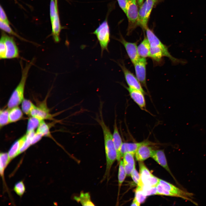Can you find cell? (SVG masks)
I'll use <instances>...</instances> for the list:
<instances>
[{
	"instance_id": "obj_35",
	"label": "cell",
	"mask_w": 206,
	"mask_h": 206,
	"mask_svg": "<svg viewBox=\"0 0 206 206\" xmlns=\"http://www.w3.org/2000/svg\"><path fill=\"white\" fill-rule=\"evenodd\" d=\"M58 11V5H56L54 0H51L50 5V16L51 22L53 20L56 13Z\"/></svg>"
},
{
	"instance_id": "obj_34",
	"label": "cell",
	"mask_w": 206,
	"mask_h": 206,
	"mask_svg": "<svg viewBox=\"0 0 206 206\" xmlns=\"http://www.w3.org/2000/svg\"><path fill=\"white\" fill-rule=\"evenodd\" d=\"M130 176L137 186L142 187L143 186L141 181L140 173H138L135 168L132 172Z\"/></svg>"
},
{
	"instance_id": "obj_19",
	"label": "cell",
	"mask_w": 206,
	"mask_h": 206,
	"mask_svg": "<svg viewBox=\"0 0 206 206\" xmlns=\"http://www.w3.org/2000/svg\"><path fill=\"white\" fill-rule=\"evenodd\" d=\"M139 165L141 181L143 185H145L153 175L142 162H139Z\"/></svg>"
},
{
	"instance_id": "obj_10",
	"label": "cell",
	"mask_w": 206,
	"mask_h": 206,
	"mask_svg": "<svg viewBox=\"0 0 206 206\" xmlns=\"http://www.w3.org/2000/svg\"><path fill=\"white\" fill-rule=\"evenodd\" d=\"M131 98L142 110H145L146 109V102L144 93L141 91L132 89L129 87H126Z\"/></svg>"
},
{
	"instance_id": "obj_14",
	"label": "cell",
	"mask_w": 206,
	"mask_h": 206,
	"mask_svg": "<svg viewBox=\"0 0 206 206\" xmlns=\"http://www.w3.org/2000/svg\"><path fill=\"white\" fill-rule=\"evenodd\" d=\"M126 15L131 24L137 23L138 12L136 1L128 0Z\"/></svg>"
},
{
	"instance_id": "obj_44",
	"label": "cell",
	"mask_w": 206,
	"mask_h": 206,
	"mask_svg": "<svg viewBox=\"0 0 206 206\" xmlns=\"http://www.w3.org/2000/svg\"></svg>"
},
{
	"instance_id": "obj_24",
	"label": "cell",
	"mask_w": 206,
	"mask_h": 206,
	"mask_svg": "<svg viewBox=\"0 0 206 206\" xmlns=\"http://www.w3.org/2000/svg\"><path fill=\"white\" fill-rule=\"evenodd\" d=\"M126 176L123 161L121 160L119 162L118 179V193L121 186Z\"/></svg>"
},
{
	"instance_id": "obj_5",
	"label": "cell",
	"mask_w": 206,
	"mask_h": 206,
	"mask_svg": "<svg viewBox=\"0 0 206 206\" xmlns=\"http://www.w3.org/2000/svg\"><path fill=\"white\" fill-rule=\"evenodd\" d=\"M157 0H146L141 5L138 11L137 24L145 29L149 15Z\"/></svg>"
},
{
	"instance_id": "obj_11",
	"label": "cell",
	"mask_w": 206,
	"mask_h": 206,
	"mask_svg": "<svg viewBox=\"0 0 206 206\" xmlns=\"http://www.w3.org/2000/svg\"><path fill=\"white\" fill-rule=\"evenodd\" d=\"M112 135L113 141L116 151V160L119 163L122 157L121 149L123 142L118 131L116 118L114 120V130Z\"/></svg>"
},
{
	"instance_id": "obj_39",
	"label": "cell",
	"mask_w": 206,
	"mask_h": 206,
	"mask_svg": "<svg viewBox=\"0 0 206 206\" xmlns=\"http://www.w3.org/2000/svg\"><path fill=\"white\" fill-rule=\"evenodd\" d=\"M42 136H43L41 134L36 132H35L32 139V145L33 144L39 141L41 139Z\"/></svg>"
},
{
	"instance_id": "obj_25",
	"label": "cell",
	"mask_w": 206,
	"mask_h": 206,
	"mask_svg": "<svg viewBox=\"0 0 206 206\" xmlns=\"http://www.w3.org/2000/svg\"><path fill=\"white\" fill-rule=\"evenodd\" d=\"M35 132L34 131L26 133V138L23 145L21 147L19 154L22 153L26 150L30 146L32 145L31 142L33 136Z\"/></svg>"
},
{
	"instance_id": "obj_22",
	"label": "cell",
	"mask_w": 206,
	"mask_h": 206,
	"mask_svg": "<svg viewBox=\"0 0 206 206\" xmlns=\"http://www.w3.org/2000/svg\"><path fill=\"white\" fill-rule=\"evenodd\" d=\"M74 199L80 202L83 206H94V205L91 199L90 195L88 193L81 192L79 196L75 197Z\"/></svg>"
},
{
	"instance_id": "obj_15",
	"label": "cell",
	"mask_w": 206,
	"mask_h": 206,
	"mask_svg": "<svg viewBox=\"0 0 206 206\" xmlns=\"http://www.w3.org/2000/svg\"><path fill=\"white\" fill-rule=\"evenodd\" d=\"M149 146L143 145L138 149L135 154L136 161L139 162H142L151 157L154 150Z\"/></svg>"
},
{
	"instance_id": "obj_26",
	"label": "cell",
	"mask_w": 206,
	"mask_h": 206,
	"mask_svg": "<svg viewBox=\"0 0 206 206\" xmlns=\"http://www.w3.org/2000/svg\"><path fill=\"white\" fill-rule=\"evenodd\" d=\"M36 132L41 134L43 136L51 137L49 126L43 120L37 128Z\"/></svg>"
},
{
	"instance_id": "obj_2",
	"label": "cell",
	"mask_w": 206,
	"mask_h": 206,
	"mask_svg": "<svg viewBox=\"0 0 206 206\" xmlns=\"http://www.w3.org/2000/svg\"><path fill=\"white\" fill-rule=\"evenodd\" d=\"M33 62V60L27 64L25 67L22 69L20 81L13 92L8 100L7 104L8 109H10L18 106L24 99V93L26 82L29 70Z\"/></svg>"
},
{
	"instance_id": "obj_37",
	"label": "cell",
	"mask_w": 206,
	"mask_h": 206,
	"mask_svg": "<svg viewBox=\"0 0 206 206\" xmlns=\"http://www.w3.org/2000/svg\"><path fill=\"white\" fill-rule=\"evenodd\" d=\"M0 8V20L9 25V21L3 8L1 5Z\"/></svg>"
},
{
	"instance_id": "obj_13",
	"label": "cell",
	"mask_w": 206,
	"mask_h": 206,
	"mask_svg": "<svg viewBox=\"0 0 206 206\" xmlns=\"http://www.w3.org/2000/svg\"><path fill=\"white\" fill-rule=\"evenodd\" d=\"M30 115L41 120L51 119L52 117L47 108L43 105L38 107L35 106L31 110Z\"/></svg>"
},
{
	"instance_id": "obj_33",
	"label": "cell",
	"mask_w": 206,
	"mask_h": 206,
	"mask_svg": "<svg viewBox=\"0 0 206 206\" xmlns=\"http://www.w3.org/2000/svg\"><path fill=\"white\" fill-rule=\"evenodd\" d=\"M14 190L17 195L21 196L25 191V186L23 182L19 181L14 186Z\"/></svg>"
},
{
	"instance_id": "obj_28",
	"label": "cell",
	"mask_w": 206,
	"mask_h": 206,
	"mask_svg": "<svg viewBox=\"0 0 206 206\" xmlns=\"http://www.w3.org/2000/svg\"><path fill=\"white\" fill-rule=\"evenodd\" d=\"M9 109L1 110L0 112V127L3 126L10 123L9 117Z\"/></svg>"
},
{
	"instance_id": "obj_32",
	"label": "cell",
	"mask_w": 206,
	"mask_h": 206,
	"mask_svg": "<svg viewBox=\"0 0 206 206\" xmlns=\"http://www.w3.org/2000/svg\"><path fill=\"white\" fill-rule=\"evenodd\" d=\"M143 193L147 196L158 195L156 187H150L143 185L142 187Z\"/></svg>"
},
{
	"instance_id": "obj_42",
	"label": "cell",
	"mask_w": 206,
	"mask_h": 206,
	"mask_svg": "<svg viewBox=\"0 0 206 206\" xmlns=\"http://www.w3.org/2000/svg\"><path fill=\"white\" fill-rule=\"evenodd\" d=\"M54 1H55V2L56 5H57V4H57V0H54Z\"/></svg>"
},
{
	"instance_id": "obj_17",
	"label": "cell",
	"mask_w": 206,
	"mask_h": 206,
	"mask_svg": "<svg viewBox=\"0 0 206 206\" xmlns=\"http://www.w3.org/2000/svg\"><path fill=\"white\" fill-rule=\"evenodd\" d=\"M52 26V35L55 42L58 43L60 41V33L62 27L61 25L58 11L53 20L51 22Z\"/></svg>"
},
{
	"instance_id": "obj_31",
	"label": "cell",
	"mask_w": 206,
	"mask_h": 206,
	"mask_svg": "<svg viewBox=\"0 0 206 206\" xmlns=\"http://www.w3.org/2000/svg\"><path fill=\"white\" fill-rule=\"evenodd\" d=\"M142 187L137 186L135 191V197L140 204L144 202L147 197V196L143 193L142 190Z\"/></svg>"
},
{
	"instance_id": "obj_9",
	"label": "cell",
	"mask_w": 206,
	"mask_h": 206,
	"mask_svg": "<svg viewBox=\"0 0 206 206\" xmlns=\"http://www.w3.org/2000/svg\"><path fill=\"white\" fill-rule=\"evenodd\" d=\"M151 157L166 169L177 182L169 167L164 151L163 150H154Z\"/></svg>"
},
{
	"instance_id": "obj_7",
	"label": "cell",
	"mask_w": 206,
	"mask_h": 206,
	"mask_svg": "<svg viewBox=\"0 0 206 206\" xmlns=\"http://www.w3.org/2000/svg\"><path fill=\"white\" fill-rule=\"evenodd\" d=\"M119 64L124 73L128 87L140 90L145 94V92L142 87L141 84L136 77L126 68L124 64Z\"/></svg>"
},
{
	"instance_id": "obj_16",
	"label": "cell",
	"mask_w": 206,
	"mask_h": 206,
	"mask_svg": "<svg viewBox=\"0 0 206 206\" xmlns=\"http://www.w3.org/2000/svg\"><path fill=\"white\" fill-rule=\"evenodd\" d=\"M134 154L127 152L123 156V161L125 170L126 176H130L134 169L135 168V162L134 158Z\"/></svg>"
},
{
	"instance_id": "obj_43",
	"label": "cell",
	"mask_w": 206,
	"mask_h": 206,
	"mask_svg": "<svg viewBox=\"0 0 206 206\" xmlns=\"http://www.w3.org/2000/svg\"><path fill=\"white\" fill-rule=\"evenodd\" d=\"M132 0L136 1V0Z\"/></svg>"
},
{
	"instance_id": "obj_8",
	"label": "cell",
	"mask_w": 206,
	"mask_h": 206,
	"mask_svg": "<svg viewBox=\"0 0 206 206\" xmlns=\"http://www.w3.org/2000/svg\"><path fill=\"white\" fill-rule=\"evenodd\" d=\"M118 41L124 45L131 62L134 64L140 57L138 53L136 43L127 41L121 37Z\"/></svg>"
},
{
	"instance_id": "obj_4",
	"label": "cell",
	"mask_w": 206,
	"mask_h": 206,
	"mask_svg": "<svg viewBox=\"0 0 206 206\" xmlns=\"http://www.w3.org/2000/svg\"><path fill=\"white\" fill-rule=\"evenodd\" d=\"M96 36L101 49V55L104 50L108 52V46L110 41V31L106 20H104L93 32Z\"/></svg>"
},
{
	"instance_id": "obj_6",
	"label": "cell",
	"mask_w": 206,
	"mask_h": 206,
	"mask_svg": "<svg viewBox=\"0 0 206 206\" xmlns=\"http://www.w3.org/2000/svg\"><path fill=\"white\" fill-rule=\"evenodd\" d=\"M133 64L136 78L141 84L146 88V67L147 62L146 58L140 57Z\"/></svg>"
},
{
	"instance_id": "obj_38",
	"label": "cell",
	"mask_w": 206,
	"mask_h": 206,
	"mask_svg": "<svg viewBox=\"0 0 206 206\" xmlns=\"http://www.w3.org/2000/svg\"><path fill=\"white\" fill-rule=\"evenodd\" d=\"M119 5L126 14V13L128 3V0H117Z\"/></svg>"
},
{
	"instance_id": "obj_41",
	"label": "cell",
	"mask_w": 206,
	"mask_h": 206,
	"mask_svg": "<svg viewBox=\"0 0 206 206\" xmlns=\"http://www.w3.org/2000/svg\"><path fill=\"white\" fill-rule=\"evenodd\" d=\"M143 0H138V3L140 5H141L143 2Z\"/></svg>"
},
{
	"instance_id": "obj_23",
	"label": "cell",
	"mask_w": 206,
	"mask_h": 206,
	"mask_svg": "<svg viewBox=\"0 0 206 206\" xmlns=\"http://www.w3.org/2000/svg\"><path fill=\"white\" fill-rule=\"evenodd\" d=\"M42 120L35 117L32 116L30 117L28 120L26 133L34 131L37 128Z\"/></svg>"
},
{
	"instance_id": "obj_12",
	"label": "cell",
	"mask_w": 206,
	"mask_h": 206,
	"mask_svg": "<svg viewBox=\"0 0 206 206\" xmlns=\"http://www.w3.org/2000/svg\"><path fill=\"white\" fill-rule=\"evenodd\" d=\"M154 143L148 141H144L138 142H124L122 145L121 153L122 157L124 154L128 152L132 153L135 155L138 149L141 146L143 145H151Z\"/></svg>"
},
{
	"instance_id": "obj_18",
	"label": "cell",
	"mask_w": 206,
	"mask_h": 206,
	"mask_svg": "<svg viewBox=\"0 0 206 206\" xmlns=\"http://www.w3.org/2000/svg\"><path fill=\"white\" fill-rule=\"evenodd\" d=\"M26 138L25 134L21 138L15 141L11 145L8 153L10 160L19 154V150L24 142Z\"/></svg>"
},
{
	"instance_id": "obj_29",
	"label": "cell",
	"mask_w": 206,
	"mask_h": 206,
	"mask_svg": "<svg viewBox=\"0 0 206 206\" xmlns=\"http://www.w3.org/2000/svg\"><path fill=\"white\" fill-rule=\"evenodd\" d=\"M0 28L3 31L19 38L21 40L25 41L18 34L15 32L9 26V25L0 20Z\"/></svg>"
},
{
	"instance_id": "obj_27",
	"label": "cell",
	"mask_w": 206,
	"mask_h": 206,
	"mask_svg": "<svg viewBox=\"0 0 206 206\" xmlns=\"http://www.w3.org/2000/svg\"><path fill=\"white\" fill-rule=\"evenodd\" d=\"M0 172L1 175L3 177L5 169L10 160L8 154L7 153H0Z\"/></svg>"
},
{
	"instance_id": "obj_20",
	"label": "cell",
	"mask_w": 206,
	"mask_h": 206,
	"mask_svg": "<svg viewBox=\"0 0 206 206\" xmlns=\"http://www.w3.org/2000/svg\"><path fill=\"white\" fill-rule=\"evenodd\" d=\"M150 45L146 37H144L137 46V52L140 57L146 58L149 57Z\"/></svg>"
},
{
	"instance_id": "obj_1",
	"label": "cell",
	"mask_w": 206,
	"mask_h": 206,
	"mask_svg": "<svg viewBox=\"0 0 206 206\" xmlns=\"http://www.w3.org/2000/svg\"><path fill=\"white\" fill-rule=\"evenodd\" d=\"M102 105H100L99 115L95 119L100 126L103 132L106 159V168L103 179L108 178L111 167L117 159V153L113 141L112 135L109 127L105 123L102 115Z\"/></svg>"
},
{
	"instance_id": "obj_36",
	"label": "cell",
	"mask_w": 206,
	"mask_h": 206,
	"mask_svg": "<svg viewBox=\"0 0 206 206\" xmlns=\"http://www.w3.org/2000/svg\"><path fill=\"white\" fill-rule=\"evenodd\" d=\"M158 195L176 197L174 194L171 193L164 188L159 183L156 186Z\"/></svg>"
},
{
	"instance_id": "obj_30",
	"label": "cell",
	"mask_w": 206,
	"mask_h": 206,
	"mask_svg": "<svg viewBox=\"0 0 206 206\" xmlns=\"http://www.w3.org/2000/svg\"><path fill=\"white\" fill-rule=\"evenodd\" d=\"M35 105L30 100L24 99L21 102L22 110L24 113L30 115L31 111Z\"/></svg>"
},
{
	"instance_id": "obj_21",
	"label": "cell",
	"mask_w": 206,
	"mask_h": 206,
	"mask_svg": "<svg viewBox=\"0 0 206 206\" xmlns=\"http://www.w3.org/2000/svg\"><path fill=\"white\" fill-rule=\"evenodd\" d=\"M18 107L16 106L9 109V117L10 123L17 122L22 117L23 113Z\"/></svg>"
},
{
	"instance_id": "obj_40",
	"label": "cell",
	"mask_w": 206,
	"mask_h": 206,
	"mask_svg": "<svg viewBox=\"0 0 206 206\" xmlns=\"http://www.w3.org/2000/svg\"><path fill=\"white\" fill-rule=\"evenodd\" d=\"M140 203L138 201L136 198L134 197L133 200L132 202L131 205V206H139L140 205Z\"/></svg>"
},
{
	"instance_id": "obj_3",
	"label": "cell",
	"mask_w": 206,
	"mask_h": 206,
	"mask_svg": "<svg viewBox=\"0 0 206 206\" xmlns=\"http://www.w3.org/2000/svg\"><path fill=\"white\" fill-rule=\"evenodd\" d=\"M19 56V49L13 38L2 33L0 40V59L15 58Z\"/></svg>"
}]
</instances>
